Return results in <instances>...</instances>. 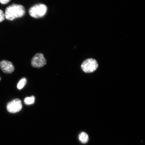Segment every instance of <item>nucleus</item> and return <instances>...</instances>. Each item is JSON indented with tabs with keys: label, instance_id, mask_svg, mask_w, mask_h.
Segmentation results:
<instances>
[{
	"label": "nucleus",
	"instance_id": "9d476101",
	"mask_svg": "<svg viewBox=\"0 0 145 145\" xmlns=\"http://www.w3.org/2000/svg\"><path fill=\"white\" fill-rule=\"evenodd\" d=\"M5 18V14L3 11L0 9V23L3 22Z\"/></svg>",
	"mask_w": 145,
	"mask_h": 145
},
{
	"label": "nucleus",
	"instance_id": "0eeeda50",
	"mask_svg": "<svg viewBox=\"0 0 145 145\" xmlns=\"http://www.w3.org/2000/svg\"><path fill=\"white\" fill-rule=\"evenodd\" d=\"M78 139L81 144H86L89 140V136L86 132L81 131L78 135Z\"/></svg>",
	"mask_w": 145,
	"mask_h": 145
},
{
	"label": "nucleus",
	"instance_id": "f257e3e1",
	"mask_svg": "<svg viewBox=\"0 0 145 145\" xmlns=\"http://www.w3.org/2000/svg\"><path fill=\"white\" fill-rule=\"evenodd\" d=\"M25 10L23 5L13 4L9 6L5 12V18L9 21H12L24 16Z\"/></svg>",
	"mask_w": 145,
	"mask_h": 145
},
{
	"label": "nucleus",
	"instance_id": "20e7f679",
	"mask_svg": "<svg viewBox=\"0 0 145 145\" xmlns=\"http://www.w3.org/2000/svg\"><path fill=\"white\" fill-rule=\"evenodd\" d=\"M22 107V103L19 99H15L8 103L7 105L8 111L10 113H15L21 110Z\"/></svg>",
	"mask_w": 145,
	"mask_h": 145
},
{
	"label": "nucleus",
	"instance_id": "423d86ee",
	"mask_svg": "<svg viewBox=\"0 0 145 145\" xmlns=\"http://www.w3.org/2000/svg\"><path fill=\"white\" fill-rule=\"evenodd\" d=\"M0 67L3 72L7 74L12 73L14 71V67L10 61L3 60L0 62Z\"/></svg>",
	"mask_w": 145,
	"mask_h": 145
},
{
	"label": "nucleus",
	"instance_id": "7ed1b4c3",
	"mask_svg": "<svg viewBox=\"0 0 145 145\" xmlns=\"http://www.w3.org/2000/svg\"><path fill=\"white\" fill-rule=\"evenodd\" d=\"M98 67L97 61L93 59H89L85 60L81 65V68L83 71L90 73L95 71Z\"/></svg>",
	"mask_w": 145,
	"mask_h": 145
},
{
	"label": "nucleus",
	"instance_id": "6e6552de",
	"mask_svg": "<svg viewBox=\"0 0 145 145\" xmlns=\"http://www.w3.org/2000/svg\"><path fill=\"white\" fill-rule=\"evenodd\" d=\"M27 79L25 78H23L21 79L18 83L17 85V88L18 89L21 90L22 89L27 83Z\"/></svg>",
	"mask_w": 145,
	"mask_h": 145
},
{
	"label": "nucleus",
	"instance_id": "9b49d317",
	"mask_svg": "<svg viewBox=\"0 0 145 145\" xmlns=\"http://www.w3.org/2000/svg\"><path fill=\"white\" fill-rule=\"evenodd\" d=\"M10 1V0H0V3L3 5H6Z\"/></svg>",
	"mask_w": 145,
	"mask_h": 145
},
{
	"label": "nucleus",
	"instance_id": "1a4fd4ad",
	"mask_svg": "<svg viewBox=\"0 0 145 145\" xmlns=\"http://www.w3.org/2000/svg\"><path fill=\"white\" fill-rule=\"evenodd\" d=\"M35 97L34 96L25 98L24 99L25 104L26 105H31L33 104L35 102Z\"/></svg>",
	"mask_w": 145,
	"mask_h": 145
},
{
	"label": "nucleus",
	"instance_id": "39448f33",
	"mask_svg": "<svg viewBox=\"0 0 145 145\" xmlns=\"http://www.w3.org/2000/svg\"><path fill=\"white\" fill-rule=\"evenodd\" d=\"M46 63V60L43 54L38 53L33 57L31 61L32 66L34 67L40 68L45 66Z\"/></svg>",
	"mask_w": 145,
	"mask_h": 145
},
{
	"label": "nucleus",
	"instance_id": "f03ea898",
	"mask_svg": "<svg viewBox=\"0 0 145 145\" xmlns=\"http://www.w3.org/2000/svg\"><path fill=\"white\" fill-rule=\"evenodd\" d=\"M48 8L46 5L39 4L34 5L29 10V14L32 17L35 18L42 17L46 14Z\"/></svg>",
	"mask_w": 145,
	"mask_h": 145
},
{
	"label": "nucleus",
	"instance_id": "f8f14e48",
	"mask_svg": "<svg viewBox=\"0 0 145 145\" xmlns=\"http://www.w3.org/2000/svg\"><path fill=\"white\" fill-rule=\"evenodd\" d=\"M1 80V77H0V81Z\"/></svg>",
	"mask_w": 145,
	"mask_h": 145
}]
</instances>
